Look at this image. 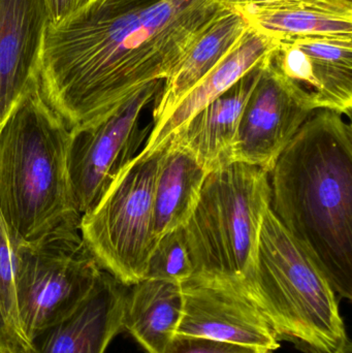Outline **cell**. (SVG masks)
Instances as JSON below:
<instances>
[{
	"mask_svg": "<svg viewBox=\"0 0 352 353\" xmlns=\"http://www.w3.org/2000/svg\"><path fill=\"white\" fill-rule=\"evenodd\" d=\"M271 350L200 337L176 335L165 353H269Z\"/></svg>",
	"mask_w": 352,
	"mask_h": 353,
	"instance_id": "cell-22",
	"label": "cell"
},
{
	"mask_svg": "<svg viewBox=\"0 0 352 353\" xmlns=\"http://www.w3.org/2000/svg\"><path fill=\"white\" fill-rule=\"evenodd\" d=\"M20 249V243L0 213V342L19 353H32V343L23 329L17 303Z\"/></svg>",
	"mask_w": 352,
	"mask_h": 353,
	"instance_id": "cell-20",
	"label": "cell"
},
{
	"mask_svg": "<svg viewBox=\"0 0 352 353\" xmlns=\"http://www.w3.org/2000/svg\"><path fill=\"white\" fill-rule=\"evenodd\" d=\"M167 141L141 151L80 221L83 242L99 267L123 285L143 281L157 241L154 191Z\"/></svg>",
	"mask_w": 352,
	"mask_h": 353,
	"instance_id": "cell-6",
	"label": "cell"
},
{
	"mask_svg": "<svg viewBox=\"0 0 352 353\" xmlns=\"http://www.w3.org/2000/svg\"><path fill=\"white\" fill-rule=\"evenodd\" d=\"M192 275L194 267L186 244L184 228H178L161 236L151 255L145 279L181 285Z\"/></svg>",
	"mask_w": 352,
	"mask_h": 353,
	"instance_id": "cell-21",
	"label": "cell"
},
{
	"mask_svg": "<svg viewBox=\"0 0 352 353\" xmlns=\"http://www.w3.org/2000/svg\"></svg>",
	"mask_w": 352,
	"mask_h": 353,
	"instance_id": "cell-28",
	"label": "cell"
},
{
	"mask_svg": "<svg viewBox=\"0 0 352 353\" xmlns=\"http://www.w3.org/2000/svg\"><path fill=\"white\" fill-rule=\"evenodd\" d=\"M289 41L311 62L316 109L333 110L351 119L352 37L313 35Z\"/></svg>",
	"mask_w": 352,
	"mask_h": 353,
	"instance_id": "cell-19",
	"label": "cell"
},
{
	"mask_svg": "<svg viewBox=\"0 0 352 353\" xmlns=\"http://www.w3.org/2000/svg\"><path fill=\"white\" fill-rule=\"evenodd\" d=\"M49 23L45 0H0V125L39 80Z\"/></svg>",
	"mask_w": 352,
	"mask_h": 353,
	"instance_id": "cell-11",
	"label": "cell"
},
{
	"mask_svg": "<svg viewBox=\"0 0 352 353\" xmlns=\"http://www.w3.org/2000/svg\"><path fill=\"white\" fill-rule=\"evenodd\" d=\"M274 57L265 66L244 107L229 157V163L254 165L268 174L306 120L318 110L312 95L284 76Z\"/></svg>",
	"mask_w": 352,
	"mask_h": 353,
	"instance_id": "cell-9",
	"label": "cell"
},
{
	"mask_svg": "<svg viewBox=\"0 0 352 353\" xmlns=\"http://www.w3.org/2000/svg\"><path fill=\"white\" fill-rule=\"evenodd\" d=\"M248 24L284 41L297 37H352L351 0H265L234 6Z\"/></svg>",
	"mask_w": 352,
	"mask_h": 353,
	"instance_id": "cell-15",
	"label": "cell"
},
{
	"mask_svg": "<svg viewBox=\"0 0 352 353\" xmlns=\"http://www.w3.org/2000/svg\"><path fill=\"white\" fill-rule=\"evenodd\" d=\"M127 286L103 273L92 294L32 342V353H105L124 331Z\"/></svg>",
	"mask_w": 352,
	"mask_h": 353,
	"instance_id": "cell-12",
	"label": "cell"
},
{
	"mask_svg": "<svg viewBox=\"0 0 352 353\" xmlns=\"http://www.w3.org/2000/svg\"><path fill=\"white\" fill-rule=\"evenodd\" d=\"M70 130L39 80L0 125V213L21 245L80 232L68 170Z\"/></svg>",
	"mask_w": 352,
	"mask_h": 353,
	"instance_id": "cell-3",
	"label": "cell"
},
{
	"mask_svg": "<svg viewBox=\"0 0 352 353\" xmlns=\"http://www.w3.org/2000/svg\"><path fill=\"white\" fill-rule=\"evenodd\" d=\"M103 273L80 232L21 245L17 303L29 341L74 313Z\"/></svg>",
	"mask_w": 352,
	"mask_h": 353,
	"instance_id": "cell-7",
	"label": "cell"
},
{
	"mask_svg": "<svg viewBox=\"0 0 352 353\" xmlns=\"http://www.w3.org/2000/svg\"><path fill=\"white\" fill-rule=\"evenodd\" d=\"M163 88L145 87L101 117L70 130V183L81 215L90 211L124 168L141 152L152 125L142 114Z\"/></svg>",
	"mask_w": 352,
	"mask_h": 353,
	"instance_id": "cell-8",
	"label": "cell"
},
{
	"mask_svg": "<svg viewBox=\"0 0 352 353\" xmlns=\"http://www.w3.org/2000/svg\"><path fill=\"white\" fill-rule=\"evenodd\" d=\"M241 284L280 343L306 353H334L349 339L328 278L270 207L253 273Z\"/></svg>",
	"mask_w": 352,
	"mask_h": 353,
	"instance_id": "cell-4",
	"label": "cell"
},
{
	"mask_svg": "<svg viewBox=\"0 0 352 353\" xmlns=\"http://www.w3.org/2000/svg\"><path fill=\"white\" fill-rule=\"evenodd\" d=\"M248 27L245 18L231 8L196 41L154 99L150 134L161 128L182 99L227 55Z\"/></svg>",
	"mask_w": 352,
	"mask_h": 353,
	"instance_id": "cell-16",
	"label": "cell"
},
{
	"mask_svg": "<svg viewBox=\"0 0 352 353\" xmlns=\"http://www.w3.org/2000/svg\"><path fill=\"white\" fill-rule=\"evenodd\" d=\"M182 310L181 285L144 279L128 288L124 331L147 353H165L177 333Z\"/></svg>",
	"mask_w": 352,
	"mask_h": 353,
	"instance_id": "cell-17",
	"label": "cell"
},
{
	"mask_svg": "<svg viewBox=\"0 0 352 353\" xmlns=\"http://www.w3.org/2000/svg\"><path fill=\"white\" fill-rule=\"evenodd\" d=\"M316 110L269 173L270 208L307 250L337 296L352 300V128Z\"/></svg>",
	"mask_w": 352,
	"mask_h": 353,
	"instance_id": "cell-2",
	"label": "cell"
},
{
	"mask_svg": "<svg viewBox=\"0 0 352 353\" xmlns=\"http://www.w3.org/2000/svg\"><path fill=\"white\" fill-rule=\"evenodd\" d=\"M183 310L176 335L275 350L280 348L268 321L241 282L192 276L181 284Z\"/></svg>",
	"mask_w": 352,
	"mask_h": 353,
	"instance_id": "cell-10",
	"label": "cell"
},
{
	"mask_svg": "<svg viewBox=\"0 0 352 353\" xmlns=\"http://www.w3.org/2000/svg\"><path fill=\"white\" fill-rule=\"evenodd\" d=\"M281 41L249 25L227 55L182 99L161 128L149 134L142 150L153 151L194 114L229 90L256 66L272 59Z\"/></svg>",
	"mask_w": 352,
	"mask_h": 353,
	"instance_id": "cell-14",
	"label": "cell"
},
{
	"mask_svg": "<svg viewBox=\"0 0 352 353\" xmlns=\"http://www.w3.org/2000/svg\"><path fill=\"white\" fill-rule=\"evenodd\" d=\"M154 191V234L157 242L189 220L208 172L194 155L167 139ZM165 142V141H163Z\"/></svg>",
	"mask_w": 352,
	"mask_h": 353,
	"instance_id": "cell-18",
	"label": "cell"
},
{
	"mask_svg": "<svg viewBox=\"0 0 352 353\" xmlns=\"http://www.w3.org/2000/svg\"><path fill=\"white\" fill-rule=\"evenodd\" d=\"M91 0H45L50 26H57L84 8Z\"/></svg>",
	"mask_w": 352,
	"mask_h": 353,
	"instance_id": "cell-23",
	"label": "cell"
},
{
	"mask_svg": "<svg viewBox=\"0 0 352 353\" xmlns=\"http://www.w3.org/2000/svg\"><path fill=\"white\" fill-rule=\"evenodd\" d=\"M270 199L269 174L260 168L231 163L210 172L183 228L192 276L247 281Z\"/></svg>",
	"mask_w": 352,
	"mask_h": 353,
	"instance_id": "cell-5",
	"label": "cell"
},
{
	"mask_svg": "<svg viewBox=\"0 0 352 353\" xmlns=\"http://www.w3.org/2000/svg\"><path fill=\"white\" fill-rule=\"evenodd\" d=\"M265 1V0H229L231 6H243V4L256 3V2Z\"/></svg>",
	"mask_w": 352,
	"mask_h": 353,
	"instance_id": "cell-24",
	"label": "cell"
},
{
	"mask_svg": "<svg viewBox=\"0 0 352 353\" xmlns=\"http://www.w3.org/2000/svg\"><path fill=\"white\" fill-rule=\"evenodd\" d=\"M334 353H352V343L351 339L347 340V341Z\"/></svg>",
	"mask_w": 352,
	"mask_h": 353,
	"instance_id": "cell-25",
	"label": "cell"
},
{
	"mask_svg": "<svg viewBox=\"0 0 352 353\" xmlns=\"http://www.w3.org/2000/svg\"><path fill=\"white\" fill-rule=\"evenodd\" d=\"M0 353H19L14 348L10 347V346L6 345V344L2 343L0 342Z\"/></svg>",
	"mask_w": 352,
	"mask_h": 353,
	"instance_id": "cell-26",
	"label": "cell"
},
{
	"mask_svg": "<svg viewBox=\"0 0 352 353\" xmlns=\"http://www.w3.org/2000/svg\"><path fill=\"white\" fill-rule=\"evenodd\" d=\"M229 0H91L48 26L39 84L72 128L165 83L192 46L231 10Z\"/></svg>",
	"mask_w": 352,
	"mask_h": 353,
	"instance_id": "cell-1",
	"label": "cell"
},
{
	"mask_svg": "<svg viewBox=\"0 0 352 353\" xmlns=\"http://www.w3.org/2000/svg\"><path fill=\"white\" fill-rule=\"evenodd\" d=\"M270 60L250 70L167 139L194 155L208 173L229 165L244 107Z\"/></svg>",
	"mask_w": 352,
	"mask_h": 353,
	"instance_id": "cell-13",
	"label": "cell"
},
{
	"mask_svg": "<svg viewBox=\"0 0 352 353\" xmlns=\"http://www.w3.org/2000/svg\"><path fill=\"white\" fill-rule=\"evenodd\" d=\"M269 353H273V352H269Z\"/></svg>",
	"mask_w": 352,
	"mask_h": 353,
	"instance_id": "cell-27",
	"label": "cell"
}]
</instances>
